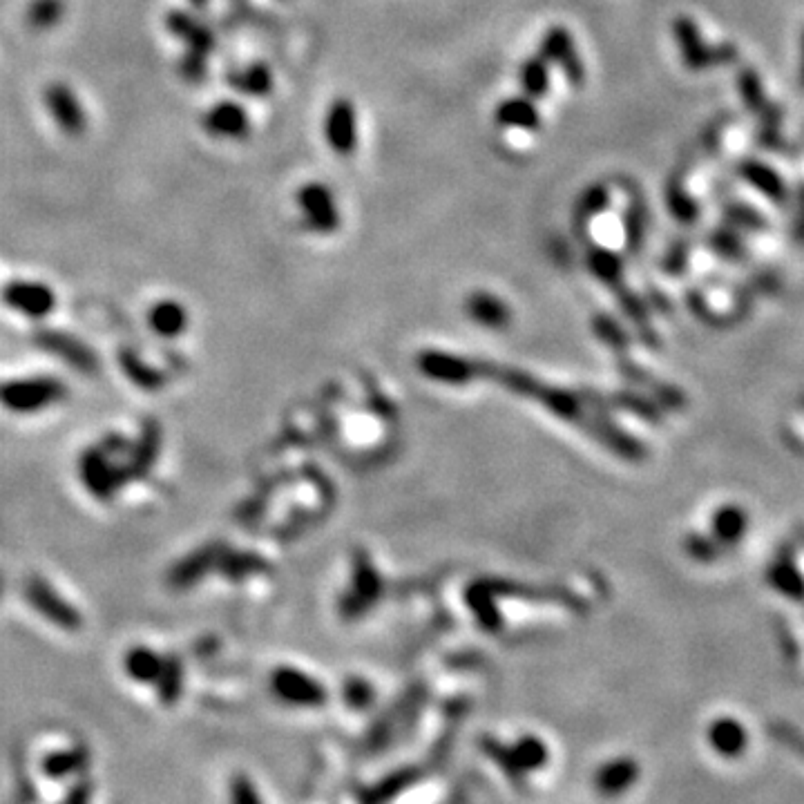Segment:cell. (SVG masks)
<instances>
[{"instance_id":"1","label":"cell","mask_w":804,"mask_h":804,"mask_svg":"<svg viewBox=\"0 0 804 804\" xmlns=\"http://www.w3.org/2000/svg\"><path fill=\"white\" fill-rule=\"evenodd\" d=\"M302 213V226L313 235H331L342 226V213L333 190L322 181H309L295 195Z\"/></svg>"},{"instance_id":"2","label":"cell","mask_w":804,"mask_h":804,"mask_svg":"<svg viewBox=\"0 0 804 804\" xmlns=\"http://www.w3.org/2000/svg\"><path fill=\"white\" fill-rule=\"evenodd\" d=\"M170 32L181 38L188 45L186 59L181 61V70L190 81H201L206 76V59L210 50L215 47V36L210 34L206 25H201L188 14L172 12L168 18Z\"/></svg>"},{"instance_id":"3","label":"cell","mask_w":804,"mask_h":804,"mask_svg":"<svg viewBox=\"0 0 804 804\" xmlns=\"http://www.w3.org/2000/svg\"><path fill=\"white\" fill-rule=\"evenodd\" d=\"M539 54L548 63L559 65L563 76H566V81L574 85V88H579V85H583V81H586V65L581 61L577 43H574V36L568 27L563 25L548 27L541 38Z\"/></svg>"},{"instance_id":"4","label":"cell","mask_w":804,"mask_h":804,"mask_svg":"<svg viewBox=\"0 0 804 804\" xmlns=\"http://www.w3.org/2000/svg\"><path fill=\"white\" fill-rule=\"evenodd\" d=\"M65 389L61 382L50 378H32V380H14L0 389V400L5 407L18 411V414H32V411L43 409L52 402L61 400Z\"/></svg>"},{"instance_id":"5","label":"cell","mask_w":804,"mask_h":804,"mask_svg":"<svg viewBox=\"0 0 804 804\" xmlns=\"http://www.w3.org/2000/svg\"><path fill=\"white\" fill-rule=\"evenodd\" d=\"M324 139L340 157H349L358 148V112L351 99H335L324 117Z\"/></svg>"},{"instance_id":"6","label":"cell","mask_w":804,"mask_h":804,"mask_svg":"<svg viewBox=\"0 0 804 804\" xmlns=\"http://www.w3.org/2000/svg\"><path fill=\"white\" fill-rule=\"evenodd\" d=\"M3 300L9 309H14L34 320L47 318L56 306V295L50 286L43 282H27V280L9 282L3 291Z\"/></svg>"},{"instance_id":"7","label":"cell","mask_w":804,"mask_h":804,"mask_svg":"<svg viewBox=\"0 0 804 804\" xmlns=\"http://www.w3.org/2000/svg\"><path fill=\"white\" fill-rule=\"evenodd\" d=\"M45 105L47 112L52 114V119L56 121L65 134L70 137H79L85 132L88 126V117H85V110L76 97L72 88H67L65 83H52L45 92Z\"/></svg>"},{"instance_id":"8","label":"cell","mask_w":804,"mask_h":804,"mask_svg":"<svg viewBox=\"0 0 804 804\" xmlns=\"http://www.w3.org/2000/svg\"><path fill=\"white\" fill-rule=\"evenodd\" d=\"M204 130L215 139L239 141L251 134V117L235 101H219L206 112Z\"/></svg>"},{"instance_id":"9","label":"cell","mask_w":804,"mask_h":804,"mask_svg":"<svg viewBox=\"0 0 804 804\" xmlns=\"http://www.w3.org/2000/svg\"><path fill=\"white\" fill-rule=\"evenodd\" d=\"M767 583L784 599L804 601V572L793 557V550H780L767 568Z\"/></svg>"},{"instance_id":"10","label":"cell","mask_w":804,"mask_h":804,"mask_svg":"<svg viewBox=\"0 0 804 804\" xmlns=\"http://www.w3.org/2000/svg\"><path fill=\"white\" fill-rule=\"evenodd\" d=\"M27 599L32 601V606L36 610H41L47 619L56 621V624L63 626V628H79L81 624V617L76 615V612L67 606V603L52 592V588L43 583L41 579H32L27 583Z\"/></svg>"},{"instance_id":"11","label":"cell","mask_w":804,"mask_h":804,"mask_svg":"<svg viewBox=\"0 0 804 804\" xmlns=\"http://www.w3.org/2000/svg\"><path fill=\"white\" fill-rule=\"evenodd\" d=\"M494 123L505 130L536 132L541 128V112L530 97H510L496 105Z\"/></svg>"},{"instance_id":"12","label":"cell","mask_w":804,"mask_h":804,"mask_svg":"<svg viewBox=\"0 0 804 804\" xmlns=\"http://www.w3.org/2000/svg\"><path fill=\"white\" fill-rule=\"evenodd\" d=\"M708 742L722 758H742L746 746H749V733H746L744 724L733 720V717H720L711 726H708Z\"/></svg>"},{"instance_id":"13","label":"cell","mask_w":804,"mask_h":804,"mask_svg":"<svg viewBox=\"0 0 804 804\" xmlns=\"http://www.w3.org/2000/svg\"><path fill=\"white\" fill-rule=\"evenodd\" d=\"M608 206H610L608 184H603V181H595V184L583 188L577 201H574L572 224L577 226L579 233L583 235V231H586V226L592 222V219L601 215L603 210H608Z\"/></svg>"},{"instance_id":"14","label":"cell","mask_w":804,"mask_h":804,"mask_svg":"<svg viewBox=\"0 0 804 804\" xmlns=\"http://www.w3.org/2000/svg\"><path fill=\"white\" fill-rule=\"evenodd\" d=\"M228 83H231L239 94L262 99L266 94L273 92L275 79L271 67L264 63H251L228 74Z\"/></svg>"},{"instance_id":"15","label":"cell","mask_w":804,"mask_h":804,"mask_svg":"<svg viewBox=\"0 0 804 804\" xmlns=\"http://www.w3.org/2000/svg\"><path fill=\"white\" fill-rule=\"evenodd\" d=\"M749 530V514L740 505H724L713 514V539L720 545L740 543Z\"/></svg>"},{"instance_id":"16","label":"cell","mask_w":804,"mask_h":804,"mask_svg":"<svg viewBox=\"0 0 804 804\" xmlns=\"http://www.w3.org/2000/svg\"><path fill=\"white\" fill-rule=\"evenodd\" d=\"M467 313L472 315L474 322L490 329H503L507 327V322H510V309H507V304L487 291H476L469 295Z\"/></svg>"},{"instance_id":"17","label":"cell","mask_w":804,"mask_h":804,"mask_svg":"<svg viewBox=\"0 0 804 804\" xmlns=\"http://www.w3.org/2000/svg\"><path fill=\"white\" fill-rule=\"evenodd\" d=\"M148 324L161 338H177L188 329V311L175 300H161L150 309Z\"/></svg>"},{"instance_id":"18","label":"cell","mask_w":804,"mask_h":804,"mask_svg":"<svg viewBox=\"0 0 804 804\" xmlns=\"http://www.w3.org/2000/svg\"><path fill=\"white\" fill-rule=\"evenodd\" d=\"M673 34H675L677 45L682 47L684 63L688 67H704V65L715 61V56L708 54L704 50L700 32H697V27L693 25V21H688V18H677L675 25H673Z\"/></svg>"},{"instance_id":"19","label":"cell","mask_w":804,"mask_h":804,"mask_svg":"<svg viewBox=\"0 0 804 804\" xmlns=\"http://www.w3.org/2000/svg\"><path fill=\"white\" fill-rule=\"evenodd\" d=\"M548 61L543 59L541 54H534L530 59H525L521 70H519V81L525 97H530L532 101H541L548 97L550 92V70Z\"/></svg>"},{"instance_id":"20","label":"cell","mask_w":804,"mask_h":804,"mask_svg":"<svg viewBox=\"0 0 804 804\" xmlns=\"http://www.w3.org/2000/svg\"><path fill=\"white\" fill-rule=\"evenodd\" d=\"M588 271L601 280L603 284H608L610 289H617L621 284V275H624V262L617 253H612L606 246H592L588 251Z\"/></svg>"},{"instance_id":"21","label":"cell","mask_w":804,"mask_h":804,"mask_svg":"<svg viewBox=\"0 0 804 804\" xmlns=\"http://www.w3.org/2000/svg\"><path fill=\"white\" fill-rule=\"evenodd\" d=\"M164 657H159L155 650L150 648H134L126 657V670L134 682L155 684L161 670H164Z\"/></svg>"},{"instance_id":"22","label":"cell","mask_w":804,"mask_h":804,"mask_svg":"<svg viewBox=\"0 0 804 804\" xmlns=\"http://www.w3.org/2000/svg\"><path fill=\"white\" fill-rule=\"evenodd\" d=\"M624 239L630 253H637L646 239V206L641 204L637 190L630 195V204L624 210Z\"/></svg>"},{"instance_id":"23","label":"cell","mask_w":804,"mask_h":804,"mask_svg":"<svg viewBox=\"0 0 804 804\" xmlns=\"http://www.w3.org/2000/svg\"><path fill=\"white\" fill-rule=\"evenodd\" d=\"M65 16V0H34L27 9V25L36 32H47Z\"/></svg>"},{"instance_id":"24","label":"cell","mask_w":804,"mask_h":804,"mask_svg":"<svg viewBox=\"0 0 804 804\" xmlns=\"http://www.w3.org/2000/svg\"><path fill=\"white\" fill-rule=\"evenodd\" d=\"M771 735L780 744H784L787 749H791L793 753H796L798 758L804 760V733L798 731L796 726H791L787 722H773L771 724Z\"/></svg>"},{"instance_id":"25","label":"cell","mask_w":804,"mask_h":804,"mask_svg":"<svg viewBox=\"0 0 804 804\" xmlns=\"http://www.w3.org/2000/svg\"><path fill=\"white\" fill-rule=\"evenodd\" d=\"M157 682L161 686V691H164L166 702L177 700V695L181 693V664H177L175 659H170L168 664H164V670H161Z\"/></svg>"},{"instance_id":"26","label":"cell","mask_w":804,"mask_h":804,"mask_svg":"<svg viewBox=\"0 0 804 804\" xmlns=\"http://www.w3.org/2000/svg\"><path fill=\"white\" fill-rule=\"evenodd\" d=\"M190 3L197 5V7H204V5H206V0H190Z\"/></svg>"}]
</instances>
